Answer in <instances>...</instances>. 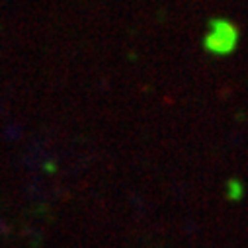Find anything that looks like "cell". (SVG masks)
<instances>
[{"instance_id":"6da1fadb","label":"cell","mask_w":248,"mask_h":248,"mask_svg":"<svg viewBox=\"0 0 248 248\" xmlns=\"http://www.w3.org/2000/svg\"><path fill=\"white\" fill-rule=\"evenodd\" d=\"M236 39H238L236 28L231 22L217 20V22L211 24V33L207 35L205 45H207L209 51L219 53V55H225V53H231L234 49Z\"/></svg>"}]
</instances>
